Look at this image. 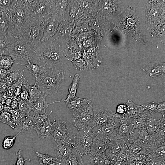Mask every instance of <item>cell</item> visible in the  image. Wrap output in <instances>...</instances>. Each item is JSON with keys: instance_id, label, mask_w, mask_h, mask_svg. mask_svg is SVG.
Listing matches in <instances>:
<instances>
[{"instance_id": "1", "label": "cell", "mask_w": 165, "mask_h": 165, "mask_svg": "<svg viewBox=\"0 0 165 165\" xmlns=\"http://www.w3.org/2000/svg\"><path fill=\"white\" fill-rule=\"evenodd\" d=\"M64 45L49 41L40 42L35 47L30 62L48 68H58L68 60V51Z\"/></svg>"}, {"instance_id": "2", "label": "cell", "mask_w": 165, "mask_h": 165, "mask_svg": "<svg viewBox=\"0 0 165 165\" xmlns=\"http://www.w3.org/2000/svg\"><path fill=\"white\" fill-rule=\"evenodd\" d=\"M65 72L58 68H48L35 79L34 84L47 96L56 94L64 81Z\"/></svg>"}, {"instance_id": "3", "label": "cell", "mask_w": 165, "mask_h": 165, "mask_svg": "<svg viewBox=\"0 0 165 165\" xmlns=\"http://www.w3.org/2000/svg\"><path fill=\"white\" fill-rule=\"evenodd\" d=\"M44 22L38 20L28 18L17 33L18 38L34 49L42 38Z\"/></svg>"}, {"instance_id": "4", "label": "cell", "mask_w": 165, "mask_h": 165, "mask_svg": "<svg viewBox=\"0 0 165 165\" xmlns=\"http://www.w3.org/2000/svg\"><path fill=\"white\" fill-rule=\"evenodd\" d=\"M28 18L44 22L54 13L53 0H24Z\"/></svg>"}, {"instance_id": "5", "label": "cell", "mask_w": 165, "mask_h": 165, "mask_svg": "<svg viewBox=\"0 0 165 165\" xmlns=\"http://www.w3.org/2000/svg\"><path fill=\"white\" fill-rule=\"evenodd\" d=\"M140 19L132 7L126 11L120 22V27L125 32L138 42L144 43L145 40L139 31Z\"/></svg>"}, {"instance_id": "6", "label": "cell", "mask_w": 165, "mask_h": 165, "mask_svg": "<svg viewBox=\"0 0 165 165\" xmlns=\"http://www.w3.org/2000/svg\"><path fill=\"white\" fill-rule=\"evenodd\" d=\"M90 100L72 112V126L76 129L87 127L94 117L93 102Z\"/></svg>"}, {"instance_id": "7", "label": "cell", "mask_w": 165, "mask_h": 165, "mask_svg": "<svg viewBox=\"0 0 165 165\" xmlns=\"http://www.w3.org/2000/svg\"><path fill=\"white\" fill-rule=\"evenodd\" d=\"M34 49L17 38L7 48L8 51L13 61H30Z\"/></svg>"}, {"instance_id": "8", "label": "cell", "mask_w": 165, "mask_h": 165, "mask_svg": "<svg viewBox=\"0 0 165 165\" xmlns=\"http://www.w3.org/2000/svg\"><path fill=\"white\" fill-rule=\"evenodd\" d=\"M55 130L52 139L67 141L75 143L76 130L62 119L54 117L53 121Z\"/></svg>"}, {"instance_id": "9", "label": "cell", "mask_w": 165, "mask_h": 165, "mask_svg": "<svg viewBox=\"0 0 165 165\" xmlns=\"http://www.w3.org/2000/svg\"><path fill=\"white\" fill-rule=\"evenodd\" d=\"M76 130V149L82 156H88L91 153V146L94 137L88 127Z\"/></svg>"}, {"instance_id": "10", "label": "cell", "mask_w": 165, "mask_h": 165, "mask_svg": "<svg viewBox=\"0 0 165 165\" xmlns=\"http://www.w3.org/2000/svg\"><path fill=\"white\" fill-rule=\"evenodd\" d=\"M7 13L10 17L16 35L17 33L28 17L26 10L24 5L23 0H17L16 5Z\"/></svg>"}, {"instance_id": "11", "label": "cell", "mask_w": 165, "mask_h": 165, "mask_svg": "<svg viewBox=\"0 0 165 165\" xmlns=\"http://www.w3.org/2000/svg\"><path fill=\"white\" fill-rule=\"evenodd\" d=\"M120 122L119 117H115L102 125L94 126L90 128L94 137L99 134H102L116 140L117 131Z\"/></svg>"}, {"instance_id": "12", "label": "cell", "mask_w": 165, "mask_h": 165, "mask_svg": "<svg viewBox=\"0 0 165 165\" xmlns=\"http://www.w3.org/2000/svg\"><path fill=\"white\" fill-rule=\"evenodd\" d=\"M52 139L57 158L60 162L64 163L73 150L76 148L75 143L64 140Z\"/></svg>"}, {"instance_id": "13", "label": "cell", "mask_w": 165, "mask_h": 165, "mask_svg": "<svg viewBox=\"0 0 165 165\" xmlns=\"http://www.w3.org/2000/svg\"><path fill=\"white\" fill-rule=\"evenodd\" d=\"M62 20L58 14L54 13L44 22L42 28L43 35L40 42L47 41L55 35Z\"/></svg>"}, {"instance_id": "14", "label": "cell", "mask_w": 165, "mask_h": 165, "mask_svg": "<svg viewBox=\"0 0 165 165\" xmlns=\"http://www.w3.org/2000/svg\"><path fill=\"white\" fill-rule=\"evenodd\" d=\"M94 117L92 122L88 126L91 128L94 126L102 125L114 117H119L116 112L108 109L93 107Z\"/></svg>"}, {"instance_id": "15", "label": "cell", "mask_w": 165, "mask_h": 165, "mask_svg": "<svg viewBox=\"0 0 165 165\" xmlns=\"http://www.w3.org/2000/svg\"><path fill=\"white\" fill-rule=\"evenodd\" d=\"M73 26L72 22L67 21L65 22L63 20L56 33L48 41L65 44L66 41L70 37L73 32Z\"/></svg>"}, {"instance_id": "16", "label": "cell", "mask_w": 165, "mask_h": 165, "mask_svg": "<svg viewBox=\"0 0 165 165\" xmlns=\"http://www.w3.org/2000/svg\"><path fill=\"white\" fill-rule=\"evenodd\" d=\"M158 4L149 2L146 7V23L147 28L153 30L159 24L161 19V13Z\"/></svg>"}, {"instance_id": "17", "label": "cell", "mask_w": 165, "mask_h": 165, "mask_svg": "<svg viewBox=\"0 0 165 165\" xmlns=\"http://www.w3.org/2000/svg\"><path fill=\"white\" fill-rule=\"evenodd\" d=\"M115 140L102 134H99L94 138L90 153L106 152Z\"/></svg>"}, {"instance_id": "18", "label": "cell", "mask_w": 165, "mask_h": 165, "mask_svg": "<svg viewBox=\"0 0 165 165\" xmlns=\"http://www.w3.org/2000/svg\"><path fill=\"white\" fill-rule=\"evenodd\" d=\"M120 122L116 136V140H127L130 138L134 129V125L130 118L125 115L119 117Z\"/></svg>"}, {"instance_id": "19", "label": "cell", "mask_w": 165, "mask_h": 165, "mask_svg": "<svg viewBox=\"0 0 165 165\" xmlns=\"http://www.w3.org/2000/svg\"><path fill=\"white\" fill-rule=\"evenodd\" d=\"M165 64L164 63L156 62L150 63L141 69L149 77L154 79H159L165 76Z\"/></svg>"}, {"instance_id": "20", "label": "cell", "mask_w": 165, "mask_h": 165, "mask_svg": "<svg viewBox=\"0 0 165 165\" xmlns=\"http://www.w3.org/2000/svg\"><path fill=\"white\" fill-rule=\"evenodd\" d=\"M34 130L38 137L45 140L51 138L55 130V126L50 119L40 124L35 125Z\"/></svg>"}, {"instance_id": "21", "label": "cell", "mask_w": 165, "mask_h": 165, "mask_svg": "<svg viewBox=\"0 0 165 165\" xmlns=\"http://www.w3.org/2000/svg\"><path fill=\"white\" fill-rule=\"evenodd\" d=\"M153 114L149 111L144 110L137 113L130 118L135 129L144 127L147 122L152 118Z\"/></svg>"}, {"instance_id": "22", "label": "cell", "mask_w": 165, "mask_h": 165, "mask_svg": "<svg viewBox=\"0 0 165 165\" xmlns=\"http://www.w3.org/2000/svg\"><path fill=\"white\" fill-rule=\"evenodd\" d=\"M0 32L4 36L13 34L17 36L9 16L2 12H0Z\"/></svg>"}, {"instance_id": "23", "label": "cell", "mask_w": 165, "mask_h": 165, "mask_svg": "<svg viewBox=\"0 0 165 165\" xmlns=\"http://www.w3.org/2000/svg\"><path fill=\"white\" fill-rule=\"evenodd\" d=\"M33 117L30 116L22 118L19 124L14 129L16 132L31 133L34 130Z\"/></svg>"}, {"instance_id": "24", "label": "cell", "mask_w": 165, "mask_h": 165, "mask_svg": "<svg viewBox=\"0 0 165 165\" xmlns=\"http://www.w3.org/2000/svg\"><path fill=\"white\" fill-rule=\"evenodd\" d=\"M47 96L42 93L41 97L37 101L31 102L32 111L34 112L33 116L43 113L46 111L49 105L51 104V103L48 104L46 100Z\"/></svg>"}, {"instance_id": "25", "label": "cell", "mask_w": 165, "mask_h": 165, "mask_svg": "<svg viewBox=\"0 0 165 165\" xmlns=\"http://www.w3.org/2000/svg\"><path fill=\"white\" fill-rule=\"evenodd\" d=\"M23 86L28 92L29 95L28 101L32 103L35 101L41 96L42 92L38 87L35 84L32 85L29 84L26 77L24 78Z\"/></svg>"}, {"instance_id": "26", "label": "cell", "mask_w": 165, "mask_h": 165, "mask_svg": "<svg viewBox=\"0 0 165 165\" xmlns=\"http://www.w3.org/2000/svg\"><path fill=\"white\" fill-rule=\"evenodd\" d=\"M80 79V76L79 74L77 73L75 75L71 84L68 87V91L66 98L64 100L62 99L60 101H57L58 102L64 101L67 104L70 100L76 96Z\"/></svg>"}, {"instance_id": "27", "label": "cell", "mask_w": 165, "mask_h": 165, "mask_svg": "<svg viewBox=\"0 0 165 165\" xmlns=\"http://www.w3.org/2000/svg\"><path fill=\"white\" fill-rule=\"evenodd\" d=\"M8 73L4 82L8 87L24 75V70L12 67L8 70Z\"/></svg>"}, {"instance_id": "28", "label": "cell", "mask_w": 165, "mask_h": 165, "mask_svg": "<svg viewBox=\"0 0 165 165\" xmlns=\"http://www.w3.org/2000/svg\"><path fill=\"white\" fill-rule=\"evenodd\" d=\"M28 64H22L14 63V64L23 65L25 68L28 70L30 73L35 79L38 75L45 72L48 68L31 63L30 61L28 62Z\"/></svg>"}, {"instance_id": "29", "label": "cell", "mask_w": 165, "mask_h": 165, "mask_svg": "<svg viewBox=\"0 0 165 165\" xmlns=\"http://www.w3.org/2000/svg\"><path fill=\"white\" fill-rule=\"evenodd\" d=\"M17 38L12 34L0 37V56L3 55L5 51Z\"/></svg>"}, {"instance_id": "30", "label": "cell", "mask_w": 165, "mask_h": 165, "mask_svg": "<svg viewBox=\"0 0 165 165\" xmlns=\"http://www.w3.org/2000/svg\"><path fill=\"white\" fill-rule=\"evenodd\" d=\"M93 100L90 98H83L75 96L70 100L66 104L68 109L72 112L80 108L88 101Z\"/></svg>"}, {"instance_id": "31", "label": "cell", "mask_w": 165, "mask_h": 165, "mask_svg": "<svg viewBox=\"0 0 165 165\" xmlns=\"http://www.w3.org/2000/svg\"><path fill=\"white\" fill-rule=\"evenodd\" d=\"M65 165H84L82 156L74 149L64 163Z\"/></svg>"}, {"instance_id": "32", "label": "cell", "mask_w": 165, "mask_h": 165, "mask_svg": "<svg viewBox=\"0 0 165 165\" xmlns=\"http://www.w3.org/2000/svg\"><path fill=\"white\" fill-rule=\"evenodd\" d=\"M87 156L91 165H105L106 156V152L90 153Z\"/></svg>"}, {"instance_id": "33", "label": "cell", "mask_w": 165, "mask_h": 165, "mask_svg": "<svg viewBox=\"0 0 165 165\" xmlns=\"http://www.w3.org/2000/svg\"><path fill=\"white\" fill-rule=\"evenodd\" d=\"M55 12L58 14L63 19L65 12L70 2L68 0H53Z\"/></svg>"}, {"instance_id": "34", "label": "cell", "mask_w": 165, "mask_h": 165, "mask_svg": "<svg viewBox=\"0 0 165 165\" xmlns=\"http://www.w3.org/2000/svg\"><path fill=\"white\" fill-rule=\"evenodd\" d=\"M18 110L22 117L29 116L32 111L31 102L21 99L19 102Z\"/></svg>"}, {"instance_id": "35", "label": "cell", "mask_w": 165, "mask_h": 165, "mask_svg": "<svg viewBox=\"0 0 165 165\" xmlns=\"http://www.w3.org/2000/svg\"><path fill=\"white\" fill-rule=\"evenodd\" d=\"M125 103L127 107V111L125 115L129 118L135 114L143 111L141 105L134 104L131 100H128Z\"/></svg>"}, {"instance_id": "36", "label": "cell", "mask_w": 165, "mask_h": 165, "mask_svg": "<svg viewBox=\"0 0 165 165\" xmlns=\"http://www.w3.org/2000/svg\"><path fill=\"white\" fill-rule=\"evenodd\" d=\"M74 2L69 7V14L71 20L75 19L80 16L83 13V11L77 3V1Z\"/></svg>"}, {"instance_id": "37", "label": "cell", "mask_w": 165, "mask_h": 165, "mask_svg": "<svg viewBox=\"0 0 165 165\" xmlns=\"http://www.w3.org/2000/svg\"><path fill=\"white\" fill-rule=\"evenodd\" d=\"M52 113V111L49 110L46 111L43 113L33 116L35 125L42 124L50 119V115Z\"/></svg>"}, {"instance_id": "38", "label": "cell", "mask_w": 165, "mask_h": 165, "mask_svg": "<svg viewBox=\"0 0 165 165\" xmlns=\"http://www.w3.org/2000/svg\"><path fill=\"white\" fill-rule=\"evenodd\" d=\"M12 57L9 55H2L0 56V69L9 70L14 64Z\"/></svg>"}, {"instance_id": "39", "label": "cell", "mask_w": 165, "mask_h": 165, "mask_svg": "<svg viewBox=\"0 0 165 165\" xmlns=\"http://www.w3.org/2000/svg\"><path fill=\"white\" fill-rule=\"evenodd\" d=\"M35 154L41 165L55 162L58 160L57 157H53L47 154H42L36 152H35Z\"/></svg>"}, {"instance_id": "40", "label": "cell", "mask_w": 165, "mask_h": 165, "mask_svg": "<svg viewBox=\"0 0 165 165\" xmlns=\"http://www.w3.org/2000/svg\"><path fill=\"white\" fill-rule=\"evenodd\" d=\"M17 0H0V12L7 13L16 4Z\"/></svg>"}, {"instance_id": "41", "label": "cell", "mask_w": 165, "mask_h": 165, "mask_svg": "<svg viewBox=\"0 0 165 165\" xmlns=\"http://www.w3.org/2000/svg\"><path fill=\"white\" fill-rule=\"evenodd\" d=\"M0 123L6 124L14 129L13 119L10 111L4 110L2 112L0 115Z\"/></svg>"}, {"instance_id": "42", "label": "cell", "mask_w": 165, "mask_h": 165, "mask_svg": "<svg viewBox=\"0 0 165 165\" xmlns=\"http://www.w3.org/2000/svg\"><path fill=\"white\" fill-rule=\"evenodd\" d=\"M20 133H18L15 136H7L5 137L2 143V148L8 150L13 145L16 137Z\"/></svg>"}, {"instance_id": "43", "label": "cell", "mask_w": 165, "mask_h": 165, "mask_svg": "<svg viewBox=\"0 0 165 165\" xmlns=\"http://www.w3.org/2000/svg\"><path fill=\"white\" fill-rule=\"evenodd\" d=\"M72 62L75 68L79 70L86 71L88 70L86 64L82 58H81Z\"/></svg>"}, {"instance_id": "44", "label": "cell", "mask_w": 165, "mask_h": 165, "mask_svg": "<svg viewBox=\"0 0 165 165\" xmlns=\"http://www.w3.org/2000/svg\"><path fill=\"white\" fill-rule=\"evenodd\" d=\"M10 112L11 114L14 129L20 122L22 117L18 109L14 110L10 109Z\"/></svg>"}, {"instance_id": "45", "label": "cell", "mask_w": 165, "mask_h": 165, "mask_svg": "<svg viewBox=\"0 0 165 165\" xmlns=\"http://www.w3.org/2000/svg\"><path fill=\"white\" fill-rule=\"evenodd\" d=\"M157 106V103L156 104L153 101L141 105L143 110L149 111L152 114L156 112Z\"/></svg>"}, {"instance_id": "46", "label": "cell", "mask_w": 165, "mask_h": 165, "mask_svg": "<svg viewBox=\"0 0 165 165\" xmlns=\"http://www.w3.org/2000/svg\"><path fill=\"white\" fill-rule=\"evenodd\" d=\"M17 158L15 164L14 165H24L26 161H30L29 159L23 158L22 155L21 149H20L16 153Z\"/></svg>"}, {"instance_id": "47", "label": "cell", "mask_w": 165, "mask_h": 165, "mask_svg": "<svg viewBox=\"0 0 165 165\" xmlns=\"http://www.w3.org/2000/svg\"><path fill=\"white\" fill-rule=\"evenodd\" d=\"M116 113L120 115L125 114L127 111V107L125 103L118 105L116 108Z\"/></svg>"}, {"instance_id": "48", "label": "cell", "mask_w": 165, "mask_h": 165, "mask_svg": "<svg viewBox=\"0 0 165 165\" xmlns=\"http://www.w3.org/2000/svg\"><path fill=\"white\" fill-rule=\"evenodd\" d=\"M20 98L21 100L27 101H29V95L28 90L23 86L22 87Z\"/></svg>"}, {"instance_id": "49", "label": "cell", "mask_w": 165, "mask_h": 165, "mask_svg": "<svg viewBox=\"0 0 165 165\" xmlns=\"http://www.w3.org/2000/svg\"><path fill=\"white\" fill-rule=\"evenodd\" d=\"M89 28V26L88 24L86 23L76 26L75 30L78 32L82 33L86 32Z\"/></svg>"}, {"instance_id": "50", "label": "cell", "mask_w": 165, "mask_h": 165, "mask_svg": "<svg viewBox=\"0 0 165 165\" xmlns=\"http://www.w3.org/2000/svg\"><path fill=\"white\" fill-rule=\"evenodd\" d=\"M22 87H17L15 88L13 91L12 97L11 98L16 99L19 101L21 99L20 94L22 89Z\"/></svg>"}, {"instance_id": "51", "label": "cell", "mask_w": 165, "mask_h": 165, "mask_svg": "<svg viewBox=\"0 0 165 165\" xmlns=\"http://www.w3.org/2000/svg\"><path fill=\"white\" fill-rule=\"evenodd\" d=\"M165 101L161 103H158L156 112L160 113L162 115L163 117H164L165 113Z\"/></svg>"}, {"instance_id": "52", "label": "cell", "mask_w": 165, "mask_h": 165, "mask_svg": "<svg viewBox=\"0 0 165 165\" xmlns=\"http://www.w3.org/2000/svg\"><path fill=\"white\" fill-rule=\"evenodd\" d=\"M8 73V70L0 69V82H4Z\"/></svg>"}, {"instance_id": "53", "label": "cell", "mask_w": 165, "mask_h": 165, "mask_svg": "<svg viewBox=\"0 0 165 165\" xmlns=\"http://www.w3.org/2000/svg\"><path fill=\"white\" fill-rule=\"evenodd\" d=\"M19 102V101L18 100L12 98V100L10 106L11 109L14 110L18 109Z\"/></svg>"}, {"instance_id": "54", "label": "cell", "mask_w": 165, "mask_h": 165, "mask_svg": "<svg viewBox=\"0 0 165 165\" xmlns=\"http://www.w3.org/2000/svg\"><path fill=\"white\" fill-rule=\"evenodd\" d=\"M89 33L86 32L82 33L78 37L77 39L78 41L80 42H83L86 39H87L88 37L89 36Z\"/></svg>"}, {"instance_id": "55", "label": "cell", "mask_w": 165, "mask_h": 165, "mask_svg": "<svg viewBox=\"0 0 165 165\" xmlns=\"http://www.w3.org/2000/svg\"><path fill=\"white\" fill-rule=\"evenodd\" d=\"M105 165H116L113 160L106 154Z\"/></svg>"}, {"instance_id": "56", "label": "cell", "mask_w": 165, "mask_h": 165, "mask_svg": "<svg viewBox=\"0 0 165 165\" xmlns=\"http://www.w3.org/2000/svg\"><path fill=\"white\" fill-rule=\"evenodd\" d=\"M8 86L4 82H0V94L6 92Z\"/></svg>"}, {"instance_id": "57", "label": "cell", "mask_w": 165, "mask_h": 165, "mask_svg": "<svg viewBox=\"0 0 165 165\" xmlns=\"http://www.w3.org/2000/svg\"><path fill=\"white\" fill-rule=\"evenodd\" d=\"M82 46L85 48H87L90 47L92 44V42L90 38H88L86 39L82 42Z\"/></svg>"}, {"instance_id": "58", "label": "cell", "mask_w": 165, "mask_h": 165, "mask_svg": "<svg viewBox=\"0 0 165 165\" xmlns=\"http://www.w3.org/2000/svg\"><path fill=\"white\" fill-rule=\"evenodd\" d=\"M61 162L56 161L55 162L44 164L42 165H61Z\"/></svg>"}, {"instance_id": "59", "label": "cell", "mask_w": 165, "mask_h": 165, "mask_svg": "<svg viewBox=\"0 0 165 165\" xmlns=\"http://www.w3.org/2000/svg\"><path fill=\"white\" fill-rule=\"evenodd\" d=\"M4 111V105L0 101V115Z\"/></svg>"}]
</instances>
